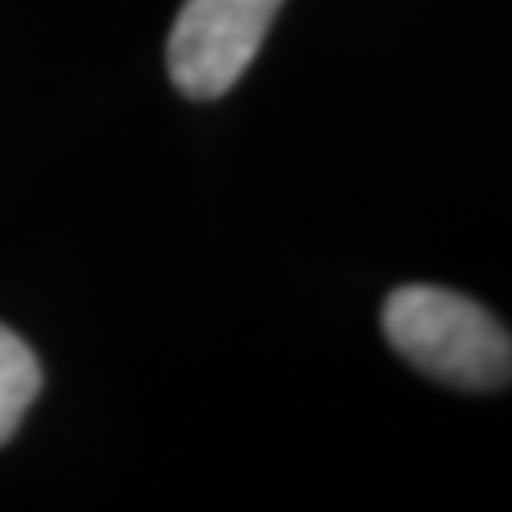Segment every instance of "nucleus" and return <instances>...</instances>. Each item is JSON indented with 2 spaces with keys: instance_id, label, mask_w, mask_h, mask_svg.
Masks as SVG:
<instances>
[{
  "instance_id": "f03ea898",
  "label": "nucleus",
  "mask_w": 512,
  "mask_h": 512,
  "mask_svg": "<svg viewBox=\"0 0 512 512\" xmlns=\"http://www.w3.org/2000/svg\"><path fill=\"white\" fill-rule=\"evenodd\" d=\"M281 0H183L167 35V73L190 99H217L255 61Z\"/></svg>"
},
{
  "instance_id": "7ed1b4c3",
  "label": "nucleus",
  "mask_w": 512,
  "mask_h": 512,
  "mask_svg": "<svg viewBox=\"0 0 512 512\" xmlns=\"http://www.w3.org/2000/svg\"><path fill=\"white\" fill-rule=\"evenodd\" d=\"M42 384V372L31 346L16 330L0 327V444H8L19 429L23 414L31 410Z\"/></svg>"
},
{
  "instance_id": "f257e3e1",
  "label": "nucleus",
  "mask_w": 512,
  "mask_h": 512,
  "mask_svg": "<svg viewBox=\"0 0 512 512\" xmlns=\"http://www.w3.org/2000/svg\"><path fill=\"white\" fill-rule=\"evenodd\" d=\"M384 334L410 365L459 391H497L512 380V334L471 296L403 285L384 300Z\"/></svg>"
}]
</instances>
